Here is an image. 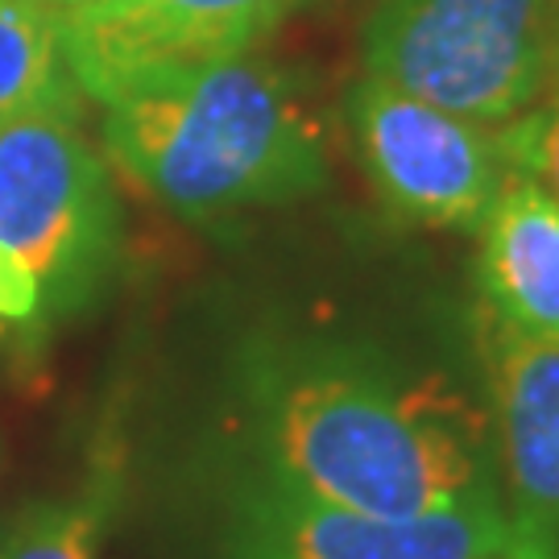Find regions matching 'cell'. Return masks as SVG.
<instances>
[{
	"label": "cell",
	"instance_id": "6da1fadb",
	"mask_svg": "<svg viewBox=\"0 0 559 559\" xmlns=\"http://www.w3.org/2000/svg\"><path fill=\"white\" fill-rule=\"evenodd\" d=\"M228 456L365 514L501 501L493 427L440 378L344 344L245 348Z\"/></svg>",
	"mask_w": 559,
	"mask_h": 559
},
{
	"label": "cell",
	"instance_id": "7a4b0ae2",
	"mask_svg": "<svg viewBox=\"0 0 559 559\" xmlns=\"http://www.w3.org/2000/svg\"><path fill=\"white\" fill-rule=\"evenodd\" d=\"M100 108L120 170L187 221L290 203L328 182L320 124L253 50L129 87Z\"/></svg>",
	"mask_w": 559,
	"mask_h": 559
},
{
	"label": "cell",
	"instance_id": "3957f363",
	"mask_svg": "<svg viewBox=\"0 0 559 559\" xmlns=\"http://www.w3.org/2000/svg\"><path fill=\"white\" fill-rule=\"evenodd\" d=\"M120 245L108 166L80 112H29L0 124V323L41 336L104 286Z\"/></svg>",
	"mask_w": 559,
	"mask_h": 559
},
{
	"label": "cell",
	"instance_id": "277c9868",
	"mask_svg": "<svg viewBox=\"0 0 559 559\" xmlns=\"http://www.w3.org/2000/svg\"><path fill=\"white\" fill-rule=\"evenodd\" d=\"M365 75L501 129L559 83V0H378Z\"/></svg>",
	"mask_w": 559,
	"mask_h": 559
},
{
	"label": "cell",
	"instance_id": "5b68a950",
	"mask_svg": "<svg viewBox=\"0 0 559 559\" xmlns=\"http://www.w3.org/2000/svg\"><path fill=\"white\" fill-rule=\"evenodd\" d=\"M212 480L224 559H526L501 501L415 519L365 514L240 456H224Z\"/></svg>",
	"mask_w": 559,
	"mask_h": 559
},
{
	"label": "cell",
	"instance_id": "8992f818",
	"mask_svg": "<svg viewBox=\"0 0 559 559\" xmlns=\"http://www.w3.org/2000/svg\"><path fill=\"white\" fill-rule=\"evenodd\" d=\"M348 124L381 203L419 228L477 233L510 175L498 129L452 117L373 75L353 83Z\"/></svg>",
	"mask_w": 559,
	"mask_h": 559
},
{
	"label": "cell",
	"instance_id": "52a82bcc",
	"mask_svg": "<svg viewBox=\"0 0 559 559\" xmlns=\"http://www.w3.org/2000/svg\"><path fill=\"white\" fill-rule=\"evenodd\" d=\"M307 0H108L62 9L67 62L87 100L249 55Z\"/></svg>",
	"mask_w": 559,
	"mask_h": 559
},
{
	"label": "cell",
	"instance_id": "ba28073f",
	"mask_svg": "<svg viewBox=\"0 0 559 559\" xmlns=\"http://www.w3.org/2000/svg\"><path fill=\"white\" fill-rule=\"evenodd\" d=\"M485 357L506 514L526 559H559V340L514 332L485 311Z\"/></svg>",
	"mask_w": 559,
	"mask_h": 559
},
{
	"label": "cell",
	"instance_id": "9c48e42d",
	"mask_svg": "<svg viewBox=\"0 0 559 559\" xmlns=\"http://www.w3.org/2000/svg\"><path fill=\"white\" fill-rule=\"evenodd\" d=\"M477 282L493 320L559 340V200L522 170L477 224Z\"/></svg>",
	"mask_w": 559,
	"mask_h": 559
},
{
	"label": "cell",
	"instance_id": "30bf717a",
	"mask_svg": "<svg viewBox=\"0 0 559 559\" xmlns=\"http://www.w3.org/2000/svg\"><path fill=\"white\" fill-rule=\"evenodd\" d=\"M62 41V4L0 0V124L29 112H80Z\"/></svg>",
	"mask_w": 559,
	"mask_h": 559
},
{
	"label": "cell",
	"instance_id": "8fae6325",
	"mask_svg": "<svg viewBox=\"0 0 559 559\" xmlns=\"http://www.w3.org/2000/svg\"><path fill=\"white\" fill-rule=\"evenodd\" d=\"M96 522L92 498L34 501L0 531V559H96Z\"/></svg>",
	"mask_w": 559,
	"mask_h": 559
},
{
	"label": "cell",
	"instance_id": "7c38bea8",
	"mask_svg": "<svg viewBox=\"0 0 559 559\" xmlns=\"http://www.w3.org/2000/svg\"><path fill=\"white\" fill-rule=\"evenodd\" d=\"M498 145L501 158L510 162V170L531 175L559 200V83L531 112L501 124Z\"/></svg>",
	"mask_w": 559,
	"mask_h": 559
},
{
	"label": "cell",
	"instance_id": "4fadbf2b",
	"mask_svg": "<svg viewBox=\"0 0 559 559\" xmlns=\"http://www.w3.org/2000/svg\"><path fill=\"white\" fill-rule=\"evenodd\" d=\"M50 4H62V9H80V4H108V0H50Z\"/></svg>",
	"mask_w": 559,
	"mask_h": 559
},
{
	"label": "cell",
	"instance_id": "5bb4252c",
	"mask_svg": "<svg viewBox=\"0 0 559 559\" xmlns=\"http://www.w3.org/2000/svg\"><path fill=\"white\" fill-rule=\"evenodd\" d=\"M0 340H9V332H4V323H0Z\"/></svg>",
	"mask_w": 559,
	"mask_h": 559
}]
</instances>
